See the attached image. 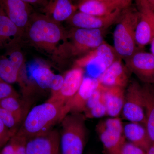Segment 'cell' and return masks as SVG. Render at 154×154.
Here are the masks:
<instances>
[{"mask_svg": "<svg viewBox=\"0 0 154 154\" xmlns=\"http://www.w3.org/2000/svg\"><path fill=\"white\" fill-rule=\"evenodd\" d=\"M66 32L60 23L44 14L33 13L23 38L26 37L30 44L37 49L59 57Z\"/></svg>", "mask_w": 154, "mask_h": 154, "instance_id": "cell-1", "label": "cell"}, {"mask_svg": "<svg viewBox=\"0 0 154 154\" xmlns=\"http://www.w3.org/2000/svg\"><path fill=\"white\" fill-rule=\"evenodd\" d=\"M63 106L47 101L36 105L28 112L17 133L28 140L46 133L62 119Z\"/></svg>", "mask_w": 154, "mask_h": 154, "instance_id": "cell-2", "label": "cell"}, {"mask_svg": "<svg viewBox=\"0 0 154 154\" xmlns=\"http://www.w3.org/2000/svg\"><path fill=\"white\" fill-rule=\"evenodd\" d=\"M106 30L72 28L67 31L65 40L61 47L59 58H75L76 60L83 57L105 41Z\"/></svg>", "mask_w": 154, "mask_h": 154, "instance_id": "cell-3", "label": "cell"}, {"mask_svg": "<svg viewBox=\"0 0 154 154\" xmlns=\"http://www.w3.org/2000/svg\"><path fill=\"white\" fill-rule=\"evenodd\" d=\"M139 14L136 8L131 5L122 10L116 22L113 34L114 49L119 57L125 60L140 50L137 45L135 30Z\"/></svg>", "mask_w": 154, "mask_h": 154, "instance_id": "cell-4", "label": "cell"}, {"mask_svg": "<svg viewBox=\"0 0 154 154\" xmlns=\"http://www.w3.org/2000/svg\"><path fill=\"white\" fill-rule=\"evenodd\" d=\"M86 118L83 113H70L60 122L61 154H83L87 137Z\"/></svg>", "mask_w": 154, "mask_h": 154, "instance_id": "cell-5", "label": "cell"}, {"mask_svg": "<svg viewBox=\"0 0 154 154\" xmlns=\"http://www.w3.org/2000/svg\"><path fill=\"white\" fill-rule=\"evenodd\" d=\"M96 131L105 154H120L122 148L127 141L121 119L110 117L101 120L96 125Z\"/></svg>", "mask_w": 154, "mask_h": 154, "instance_id": "cell-6", "label": "cell"}, {"mask_svg": "<svg viewBox=\"0 0 154 154\" xmlns=\"http://www.w3.org/2000/svg\"><path fill=\"white\" fill-rule=\"evenodd\" d=\"M121 113L124 119L145 126V108L142 86L136 80H130L125 89L124 104Z\"/></svg>", "mask_w": 154, "mask_h": 154, "instance_id": "cell-7", "label": "cell"}, {"mask_svg": "<svg viewBox=\"0 0 154 154\" xmlns=\"http://www.w3.org/2000/svg\"><path fill=\"white\" fill-rule=\"evenodd\" d=\"M119 57L114 47L104 41L98 47L83 57L75 60L74 66L84 69L93 67L98 77Z\"/></svg>", "mask_w": 154, "mask_h": 154, "instance_id": "cell-8", "label": "cell"}, {"mask_svg": "<svg viewBox=\"0 0 154 154\" xmlns=\"http://www.w3.org/2000/svg\"><path fill=\"white\" fill-rule=\"evenodd\" d=\"M139 14L135 30V39L138 49L143 50L150 43L154 36V11L149 8L145 0H136Z\"/></svg>", "mask_w": 154, "mask_h": 154, "instance_id": "cell-9", "label": "cell"}, {"mask_svg": "<svg viewBox=\"0 0 154 154\" xmlns=\"http://www.w3.org/2000/svg\"><path fill=\"white\" fill-rule=\"evenodd\" d=\"M124 61L131 74L144 84H154V56L151 53L138 50Z\"/></svg>", "mask_w": 154, "mask_h": 154, "instance_id": "cell-10", "label": "cell"}, {"mask_svg": "<svg viewBox=\"0 0 154 154\" xmlns=\"http://www.w3.org/2000/svg\"><path fill=\"white\" fill-rule=\"evenodd\" d=\"M101 85L98 78L84 77L74 96L63 107V119L69 113H83L88 100Z\"/></svg>", "mask_w": 154, "mask_h": 154, "instance_id": "cell-11", "label": "cell"}, {"mask_svg": "<svg viewBox=\"0 0 154 154\" xmlns=\"http://www.w3.org/2000/svg\"><path fill=\"white\" fill-rule=\"evenodd\" d=\"M121 10L116 9L109 15L95 16L76 12L67 20L73 28L86 29H107L115 24L120 16Z\"/></svg>", "mask_w": 154, "mask_h": 154, "instance_id": "cell-12", "label": "cell"}, {"mask_svg": "<svg viewBox=\"0 0 154 154\" xmlns=\"http://www.w3.org/2000/svg\"><path fill=\"white\" fill-rule=\"evenodd\" d=\"M84 73V69L76 66L67 72L63 75L61 88L57 92L51 94L48 101L58 102L64 107L79 90L85 77Z\"/></svg>", "mask_w": 154, "mask_h": 154, "instance_id": "cell-13", "label": "cell"}, {"mask_svg": "<svg viewBox=\"0 0 154 154\" xmlns=\"http://www.w3.org/2000/svg\"><path fill=\"white\" fill-rule=\"evenodd\" d=\"M27 154H61L60 134L52 129L44 134L27 140Z\"/></svg>", "mask_w": 154, "mask_h": 154, "instance_id": "cell-14", "label": "cell"}, {"mask_svg": "<svg viewBox=\"0 0 154 154\" xmlns=\"http://www.w3.org/2000/svg\"><path fill=\"white\" fill-rule=\"evenodd\" d=\"M0 5L7 17L24 33L33 13L32 6L22 0H0Z\"/></svg>", "mask_w": 154, "mask_h": 154, "instance_id": "cell-15", "label": "cell"}, {"mask_svg": "<svg viewBox=\"0 0 154 154\" xmlns=\"http://www.w3.org/2000/svg\"><path fill=\"white\" fill-rule=\"evenodd\" d=\"M121 58L115 61L98 78L100 84L105 87H118L126 88L131 74Z\"/></svg>", "mask_w": 154, "mask_h": 154, "instance_id": "cell-16", "label": "cell"}, {"mask_svg": "<svg viewBox=\"0 0 154 154\" xmlns=\"http://www.w3.org/2000/svg\"><path fill=\"white\" fill-rule=\"evenodd\" d=\"M24 32L19 29L0 8V49L10 48L19 44Z\"/></svg>", "mask_w": 154, "mask_h": 154, "instance_id": "cell-17", "label": "cell"}, {"mask_svg": "<svg viewBox=\"0 0 154 154\" xmlns=\"http://www.w3.org/2000/svg\"><path fill=\"white\" fill-rule=\"evenodd\" d=\"M78 9L73 0H49L42 13L57 23L67 21Z\"/></svg>", "mask_w": 154, "mask_h": 154, "instance_id": "cell-18", "label": "cell"}, {"mask_svg": "<svg viewBox=\"0 0 154 154\" xmlns=\"http://www.w3.org/2000/svg\"><path fill=\"white\" fill-rule=\"evenodd\" d=\"M123 132L126 140L146 152L152 145L146 127L137 122L123 124Z\"/></svg>", "mask_w": 154, "mask_h": 154, "instance_id": "cell-19", "label": "cell"}, {"mask_svg": "<svg viewBox=\"0 0 154 154\" xmlns=\"http://www.w3.org/2000/svg\"><path fill=\"white\" fill-rule=\"evenodd\" d=\"M126 88L121 87H105V98L107 116L119 117L124 104Z\"/></svg>", "mask_w": 154, "mask_h": 154, "instance_id": "cell-20", "label": "cell"}, {"mask_svg": "<svg viewBox=\"0 0 154 154\" xmlns=\"http://www.w3.org/2000/svg\"><path fill=\"white\" fill-rule=\"evenodd\" d=\"M142 86L145 108V127L152 144L154 143V84H144Z\"/></svg>", "mask_w": 154, "mask_h": 154, "instance_id": "cell-21", "label": "cell"}, {"mask_svg": "<svg viewBox=\"0 0 154 154\" xmlns=\"http://www.w3.org/2000/svg\"><path fill=\"white\" fill-rule=\"evenodd\" d=\"M80 12L95 16L109 15L115 9L107 0H84L78 3Z\"/></svg>", "mask_w": 154, "mask_h": 154, "instance_id": "cell-22", "label": "cell"}, {"mask_svg": "<svg viewBox=\"0 0 154 154\" xmlns=\"http://www.w3.org/2000/svg\"><path fill=\"white\" fill-rule=\"evenodd\" d=\"M20 71L7 57L0 58V78L3 81L10 84L18 82Z\"/></svg>", "mask_w": 154, "mask_h": 154, "instance_id": "cell-23", "label": "cell"}, {"mask_svg": "<svg viewBox=\"0 0 154 154\" xmlns=\"http://www.w3.org/2000/svg\"><path fill=\"white\" fill-rule=\"evenodd\" d=\"M51 70L44 65L39 66L32 69L31 76L37 85L42 89H50L55 76Z\"/></svg>", "mask_w": 154, "mask_h": 154, "instance_id": "cell-24", "label": "cell"}, {"mask_svg": "<svg viewBox=\"0 0 154 154\" xmlns=\"http://www.w3.org/2000/svg\"><path fill=\"white\" fill-rule=\"evenodd\" d=\"M0 119L10 130L16 134L19 125L23 119V116L16 115L8 110L0 107Z\"/></svg>", "mask_w": 154, "mask_h": 154, "instance_id": "cell-25", "label": "cell"}, {"mask_svg": "<svg viewBox=\"0 0 154 154\" xmlns=\"http://www.w3.org/2000/svg\"><path fill=\"white\" fill-rule=\"evenodd\" d=\"M0 107L23 116V106L19 97H10L0 101Z\"/></svg>", "mask_w": 154, "mask_h": 154, "instance_id": "cell-26", "label": "cell"}, {"mask_svg": "<svg viewBox=\"0 0 154 154\" xmlns=\"http://www.w3.org/2000/svg\"><path fill=\"white\" fill-rule=\"evenodd\" d=\"M83 113L86 119L100 118L107 116L105 102V91L104 96L99 103Z\"/></svg>", "mask_w": 154, "mask_h": 154, "instance_id": "cell-27", "label": "cell"}, {"mask_svg": "<svg viewBox=\"0 0 154 154\" xmlns=\"http://www.w3.org/2000/svg\"><path fill=\"white\" fill-rule=\"evenodd\" d=\"M17 45L9 48V51L6 57L17 68L21 70L24 65V56L20 50L17 49Z\"/></svg>", "mask_w": 154, "mask_h": 154, "instance_id": "cell-28", "label": "cell"}, {"mask_svg": "<svg viewBox=\"0 0 154 154\" xmlns=\"http://www.w3.org/2000/svg\"><path fill=\"white\" fill-rule=\"evenodd\" d=\"M15 144V150L14 154H27L26 144L27 139L26 138L16 133L12 137Z\"/></svg>", "mask_w": 154, "mask_h": 154, "instance_id": "cell-29", "label": "cell"}, {"mask_svg": "<svg viewBox=\"0 0 154 154\" xmlns=\"http://www.w3.org/2000/svg\"><path fill=\"white\" fill-rule=\"evenodd\" d=\"M10 97H19V96L10 84L2 81L0 82V101Z\"/></svg>", "mask_w": 154, "mask_h": 154, "instance_id": "cell-30", "label": "cell"}, {"mask_svg": "<svg viewBox=\"0 0 154 154\" xmlns=\"http://www.w3.org/2000/svg\"><path fill=\"white\" fill-rule=\"evenodd\" d=\"M15 134L6 127L0 119V151Z\"/></svg>", "mask_w": 154, "mask_h": 154, "instance_id": "cell-31", "label": "cell"}, {"mask_svg": "<svg viewBox=\"0 0 154 154\" xmlns=\"http://www.w3.org/2000/svg\"><path fill=\"white\" fill-rule=\"evenodd\" d=\"M120 154H146L143 149L126 141L122 148Z\"/></svg>", "mask_w": 154, "mask_h": 154, "instance_id": "cell-32", "label": "cell"}, {"mask_svg": "<svg viewBox=\"0 0 154 154\" xmlns=\"http://www.w3.org/2000/svg\"><path fill=\"white\" fill-rule=\"evenodd\" d=\"M114 8L124 10L131 5L132 0H107Z\"/></svg>", "mask_w": 154, "mask_h": 154, "instance_id": "cell-33", "label": "cell"}, {"mask_svg": "<svg viewBox=\"0 0 154 154\" xmlns=\"http://www.w3.org/2000/svg\"><path fill=\"white\" fill-rule=\"evenodd\" d=\"M31 6L41 8L42 10L46 6L49 0H22Z\"/></svg>", "mask_w": 154, "mask_h": 154, "instance_id": "cell-34", "label": "cell"}, {"mask_svg": "<svg viewBox=\"0 0 154 154\" xmlns=\"http://www.w3.org/2000/svg\"><path fill=\"white\" fill-rule=\"evenodd\" d=\"M149 8L154 11V0H145Z\"/></svg>", "mask_w": 154, "mask_h": 154, "instance_id": "cell-35", "label": "cell"}, {"mask_svg": "<svg viewBox=\"0 0 154 154\" xmlns=\"http://www.w3.org/2000/svg\"><path fill=\"white\" fill-rule=\"evenodd\" d=\"M146 154H154V143L152 144L146 152Z\"/></svg>", "mask_w": 154, "mask_h": 154, "instance_id": "cell-36", "label": "cell"}, {"mask_svg": "<svg viewBox=\"0 0 154 154\" xmlns=\"http://www.w3.org/2000/svg\"><path fill=\"white\" fill-rule=\"evenodd\" d=\"M151 45V53L154 56V36L152 39L151 42L150 43Z\"/></svg>", "mask_w": 154, "mask_h": 154, "instance_id": "cell-37", "label": "cell"}, {"mask_svg": "<svg viewBox=\"0 0 154 154\" xmlns=\"http://www.w3.org/2000/svg\"><path fill=\"white\" fill-rule=\"evenodd\" d=\"M2 81H3L2 80V79L0 78V82H2Z\"/></svg>", "mask_w": 154, "mask_h": 154, "instance_id": "cell-38", "label": "cell"}, {"mask_svg": "<svg viewBox=\"0 0 154 154\" xmlns=\"http://www.w3.org/2000/svg\"><path fill=\"white\" fill-rule=\"evenodd\" d=\"M84 1V0H79V2H81V1ZM79 2H78V3H79Z\"/></svg>", "mask_w": 154, "mask_h": 154, "instance_id": "cell-39", "label": "cell"}, {"mask_svg": "<svg viewBox=\"0 0 154 154\" xmlns=\"http://www.w3.org/2000/svg\"><path fill=\"white\" fill-rule=\"evenodd\" d=\"M2 8V7H1V5H0V8Z\"/></svg>", "mask_w": 154, "mask_h": 154, "instance_id": "cell-40", "label": "cell"}]
</instances>
